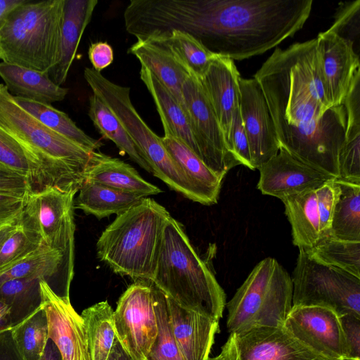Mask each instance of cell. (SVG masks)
Wrapping results in <instances>:
<instances>
[{"mask_svg":"<svg viewBox=\"0 0 360 360\" xmlns=\"http://www.w3.org/2000/svg\"><path fill=\"white\" fill-rule=\"evenodd\" d=\"M281 200L291 226L294 245L304 250L314 247L321 240L316 189L293 194Z\"/></svg>","mask_w":360,"mask_h":360,"instance_id":"cell-25","label":"cell"},{"mask_svg":"<svg viewBox=\"0 0 360 360\" xmlns=\"http://www.w3.org/2000/svg\"><path fill=\"white\" fill-rule=\"evenodd\" d=\"M336 180L340 195L333 212L330 237L360 241V184Z\"/></svg>","mask_w":360,"mask_h":360,"instance_id":"cell-31","label":"cell"},{"mask_svg":"<svg viewBox=\"0 0 360 360\" xmlns=\"http://www.w3.org/2000/svg\"><path fill=\"white\" fill-rule=\"evenodd\" d=\"M88 57L92 68L101 72L112 64L114 59L113 49L106 41L91 43L88 50Z\"/></svg>","mask_w":360,"mask_h":360,"instance_id":"cell-46","label":"cell"},{"mask_svg":"<svg viewBox=\"0 0 360 360\" xmlns=\"http://www.w3.org/2000/svg\"><path fill=\"white\" fill-rule=\"evenodd\" d=\"M221 352L227 360H330L312 351L283 327H258L231 333Z\"/></svg>","mask_w":360,"mask_h":360,"instance_id":"cell-12","label":"cell"},{"mask_svg":"<svg viewBox=\"0 0 360 360\" xmlns=\"http://www.w3.org/2000/svg\"><path fill=\"white\" fill-rule=\"evenodd\" d=\"M18 221L14 223L0 227V248L6 239L11 234L18 226Z\"/></svg>","mask_w":360,"mask_h":360,"instance_id":"cell-52","label":"cell"},{"mask_svg":"<svg viewBox=\"0 0 360 360\" xmlns=\"http://www.w3.org/2000/svg\"><path fill=\"white\" fill-rule=\"evenodd\" d=\"M161 140L173 159L204 198L206 205L217 202L223 177L210 169L183 141L169 133Z\"/></svg>","mask_w":360,"mask_h":360,"instance_id":"cell-26","label":"cell"},{"mask_svg":"<svg viewBox=\"0 0 360 360\" xmlns=\"http://www.w3.org/2000/svg\"><path fill=\"white\" fill-rule=\"evenodd\" d=\"M139 75L155 104L164 133L180 139L200 158L186 110L148 69L141 65Z\"/></svg>","mask_w":360,"mask_h":360,"instance_id":"cell-23","label":"cell"},{"mask_svg":"<svg viewBox=\"0 0 360 360\" xmlns=\"http://www.w3.org/2000/svg\"><path fill=\"white\" fill-rule=\"evenodd\" d=\"M339 195L340 188L336 179L327 181L316 189L321 240L330 237L333 212Z\"/></svg>","mask_w":360,"mask_h":360,"instance_id":"cell-41","label":"cell"},{"mask_svg":"<svg viewBox=\"0 0 360 360\" xmlns=\"http://www.w3.org/2000/svg\"><path fill=\"white\" fill-rule=\"evenodd\" d=\"M0 191L25 193L31 188L25 176L0 163Z\"/></svg>","mask_w":360,"mask_h":360,"instance_id":"cell-45","label":"cell"},{"mask_svg":"<svg viewBox=\"0 0 360 360\" xmlns=\"http://www.w3.org/2000/svg\"><path fill=\"white\" fill-rule=\"evenodd\" d=\"M41 278L8 280L0 285V300L10 309L12 328L43 306Z\"/></svg>","mask_w":360,"mask_h":360,"instance_id":"cell-32","label":"cell"},{"mask_svg":"<svg viewBox=\"0 0 360 360\" xmlns=\"http://www.w3.org/2000/svg\"><path fill=\"white\" fill-rule=\"evenodd\" d=\"M0 360H24L15 345L11 330L0 334Z\"/></svg>","mask_w":360,"mask_h":360,"instance_id":"cell-47","label":"cell"},{"mask_svg":"<svg viewBox=\"0 0 360 360\" xmlns=\"http://www.w3.org/2000/svg\"><path fill=\"white\" fill-rule=\"evenodd\" d=\"M89 101L88 116L101 135L112 141L122 155L127 154L141 168L153 173L142 153L108 105L94 94L89 96Z\"/></svg>","mask_w":360,"mask_h":360,"instance_id":"cell-28","label":"cell"},{"mask_svg":"<svg viewBox=\"0 0 360 360\" xmlns=\"http://www.w3.org/2000/svg\"><path fill=\"white\" fill-rule=\"evenodd\" d=\"M347 348V360H360V316L347 314L340 316Z\"/></svg>","mask_w":360,"mask_h":360,"instance_id":"cell-43","label":"cell"},{"mask_svg":"<svg viewBox=\"0 0 360 360\" xmlns=\"http://www.w3.org/2000/svg\"><path fill=\"white\" fill-rule=\"evenodd\" d=\"M167 300L172 332L184 360H207L219 321L184 309L167 296Z\"/></svg>","mask_w":360,"mask_h":360,"instance_id":"cell-19","label":"cell"},{"mask_svg":"<svg viewBox=\"0 0 360 360\" xmlns=\"http://www.w3.org/2000/svg\"><path fill=\"white\" fill-rule=\"evenodd\" d=\"M207 360H227L225 356L221 352L218 356L212 358H208Z\"/></svg>","mask_w":360,"mask_h":360,"instance_id":"cell-53","label":"cell"},{"mask_svg":"<svg viewBox=\"0 0 360 360\" xmlns=\"http://www.w3.org/2000/svg\"><path fill=\"white\" fill-rule=\"evenodd\" d=\"M257 188L264 195L283 198L309 190H316L335 179L302 162L281 148L278 153L259 167Z\"/></svg>","mask_w":360,"mask_h":360,"instance_id":"cell-15","label":"cell"},{"mask_svg":"<svg viewBox=\"0 0 360 360\" xmlns=\"http://www.w3.org/2000/svg\"><path fill=\"white\" fill-rule=\"evenodd\" d=\"M316 40L328 101L332 107L340 105L360 68L359 56L351 41L328 30L320 32Z\"/></svg>","mask_w":360,"mask_h":360,"instance_id":"cell-18","label":"cell"},{"mask_svg":"<svg viewBox=\"0 0 360 360\" xmlns=\"http://www.w3.org/2000/svg\"><path fill=\"white\" fill-rule=\"evenodd\" d=\"M229 333L258 327H283L292 307V283L272 257L260 261L226 304Z\"/></svg>","mask_w":360,"mask_h":360,"instance_id":"cell-7","label":"cell"},{"mask_svg":"<svg viewBox=\"0 0 360 360\" xmlns=\"http://www.w3.org/2000/svg\"><path fill=\"white\" fill-rule=\"evenodd\" d=\"M114 326L123 347L133 357L145 360L158 334L150 280H136L120 296Z\"/></svg>","mask_w":360,"mask_h":360,"instance_id":"cell-11","label":"cell"},{"mask_svg":"<svg viewBox=\"0 0 360 360\" xmlns=\"http://www.w3.org/2000/svg\"><path fill=\"white\" fill-rule=\"evenodd\" d=\"M347 119H360V118H347Z\"/></svg>","mask_w":360,"mask_h":360,"instance_id":"cell-54","label":"cell"},{"mask_svg":"<svg viewBox=\"0 0 360 360\" xmlns=\"http://www.w3.org/2000/svg\"><path fill=\"white\" fill-rule=\"evenodd\" d=\"M43 307L46 311L49 338L58 347L62 360H91L83 319L70 299L57 296L41 280Z\"/></svg>","mask_w":360,"mask_h":360,"instance_id":"cell-16","label":"cell"},{"mask_svg":"<svg viewBox=\"0 0 360 360\" xmlns=\"http://www.w3.org/2000/svg\"><path fill=\"white\" fill-rule=\"evenodd\" d=\"M77 191L46 186L30 192L18 219L19 224L41 245L60 252L74 264V197Z\"/></svg>","mask_w":360,"mask_h":360,"instance_id":"cell-9","label":"cell"},{"mask_svg":"<svg viewBox=\"0 0 360 360\" xmlns=\"http://www.w3.org/2000/svg\"><path fill=\"white\" fill-rule=\"evenodd\" d=\"M29 193L0 191V227L18 221Z\"/></svg>","mask_w":360,"mask_h":360,"instance_id":"cell-44","label":"cell"},{"mask_svg":"<svg viewBox=\"0 0 360 360\" xmlns=\"http://www.w3.org/2000/svg\"><path fill=\"white\" fill-rule=\"evenodd\" d=\"M299 250L291 277L292 306H319L333 310L339 316H360V278Z\"/></svg>","mask_w":360,"mask_h":360,"instance_id":"cell-8","label":"cell"},{"mask_svg":"<svg viewBox=\"0 0 360 360\" xmlns=\"http://www.w3.org/2000/svg\"><path fill=\"white\" fill-rule=\"evenodd\" d=\"M78 192L74 208L98 219L123 213L145 198L85 179Z\"/></svg>","mask_w":360,"mask_h":360,"instance_id":"cell-27","label":"cell"},{"mask_svg":"<svg viewBox=\"0 0 360 360\" xmlns=\"http://www.w3.org/2000/svg\"><path fill=\"white\" fill-rule=\"evenodd\" d=\"M98 3L97 0H65L60 60L48 73L58 86L66 80L83 33Z\"/></svg>","mask_w":360,"mask_h":360,"instance_id":"cell-21","label":"cell"},{"mask_svg":"<svg viewBox=\"0 0 360 360\" xmlns=\"http://www.w3.org/2000/svg\"><path fill=\"white\" fill-rule=\"evenodd\" d=\"M11 331L24 360H40L49 340L48 320L43 306Z\"/></svg>","mask_w":360,"mask_h":360,"instance_id":"cell-35","label":"cell"},{"mask_svg":"<svg viewBox=\"0 0 360 360\" xmlns=\"http://www.w3.org/2000/svg\"><path fill=\"white\" fill-rule=\"evenodd\" d=\"M150 281L181 307L218 321L222 318L225 292L171 215L163 227Z\"/></svg>","mask_w":360,"mask_h":360,"instance_id":"cell-3","label":"cell"},{"mask_svg":"<svg viewBox=\"0 0 360 360\" xmlns=\"http://www.w3.org/2000/svg\"><path fill=\"white\" fill-rule=\"evenodd\" d=\"M240 112L253 167L258 169L281 148L264 94L255 78L240 77Z\"/></svg>","mask_w":360,"mask_h":360,"instance_id":"cell-14","label":"cell"},{"mask_svg":"<svg viewBox=\"0 0 360 360\" xmlns=\"http://www.w3.org/2000/svg\"><path fill=\"white\" fill-rule=\"evenodd\" d=\"M338 157L337 179L360 184V125H348Z\"/></svg>","mask_w":360,"mask_h":360,"instance_id":"cell-38","label":"cell"},{"mask_svg":"<svg viewBox=\"0 0 360 360\" xmlns=\"http://www.w3.org/2000/svg\"><path fill=\"white\" fill-rule=\"evenodd\" d=\"M146 38L155 39L162 42L189 75L198 79L204 75L217 56L193 36L182 31L174 30L165 34Z\"/></svg>","mask_w":360,"mask_h":360,"instance_id":"cell-33","label":"cell"},{"mask_svg":"<svg viewBox=\"0 0 360 360\" xmlns=\"http://www.w3.org/2000/svg\"><path fill=\"white\" fill-rule=\"evenodd\" d=\"M15 103L48 128L82 147L96 151L103 143L86 134L64 112L48 103L13 96Z\"/></svg>","mask_w":360,"mask_h":360,"instance_id":"cell-29","label":"cell"},{"mask_svg":"<svg viewBox=\"0 0 360 360\" xmlns=\"http://www.w3.org/2000/svg\"><path fill=\"white\" fill-rule=\"evenodd\" d=\"M41 245L18 223L0 248V272L24 258Z\"/></svg>","mask_w":360,"mask_h":360,"instance_id":"cell-40","label":"cell"},{"mask_svg":"<svg viewBox=\"0 0 360 360\" xmlns=\"http://www.w3.org/2000/svg\"><path fill=\"white\" fill-rule=\"evenodd\" d=\"M108 360H139L131 355L123 347L120 340L116 337L112 349L110 352Z\"/></svg>","mask_w":360,"mask_h":360,"instance_id":"cell-48","label":"cell"},{"mask_svg":"<svg viewBox=\"0 0 360 360\" xmlns=\"http://www.w3.org/2000/svg\"><path fill=\"white\" fill-rule=\"evenodd\" d=\"M231 152L243 165L255 170L247 135L242 121L240 109L237 111L233 123L231 134Z\"/></svg>","mask_w":360,"mask_h":360,"instance_id":"cell-42","label":"cell"},{"mask_svg":"<svg viewBox=\"0 0 360 360\" xmlns=\"http://www.w3.org/2000/svg\"><path fill=\"white\" fill-rule=\"evenodd\" d=\"M240 77L233 60L217 55L204 75L198 79L212 106L231 153L233 123L240 109Z\"/></svg>","mask_w":360,"mask_h":360,"instance_id":"cell-17","label":"cell"},{"mask_svg":"<svg viewBox=\"0 0 360 360\" xmlns=\"http://www.w3.org/2000/svg\"><path fill=\"white\" fill-rule=\"evenodd\" d=\"M328 30L351 41L359 56L360 0L340 3Z\"/></svg>","mask_w":360,"mask_h":360,"instance_id":"cell-39","label":"cell"},{"mask_svg":"<svg viewBox=\"0 0 360 360\" xmlns=\"http://www.w3.org/2000/svg\"><path fill=\"white\" fill-rule=\"evenodd\" d=\"M0 77L13 96L48 103L63 101L68 89L55 84L48 73L0 62Z\"/></svg>","mask_w":360,"mask_h":360,"instance_id":"cell-24","label":"cell"},{"mask_svg":"<svg viewBox=\"0 0 360 360\" xmlns=\"http://www.w3.org/2000/svg\"><path fill=\"white\" fill-rule=\"evenodd\" d=\"M170 216L160 204L143 198L117 215L96 243L98 257L114 272L150 280L165 224Z\"/></svg>","mask_w":360,"mask_h":360,"instance_id":"cell-5","label":"cell"},{"mask_svg":"<svg viewBox=\"0 0 360 360\" xmlns=\"http://www.w3.org/2000/svg\"><path fill=\"white\" fill-rule=\"evenodd\" d=\"M83 175L85 180L145 198L162 192L143 179L130 165L99 151L92 153Z\"/></svg>","mask_w":360,"mask_h":360,"instance_id":"cell-20","label":"cell"},{"mask_svg":"<svg viewBox=\"0 0 360 360\" xmlns=\"http://www.w3.org/2000/svg\"><path fill=\"white\" fill-rule=\"evenodd\" d=\"M40 360H62V357L58 347L49 338Z\"/></svg>","mask_w":360,"mask_h":360,"instance_id":"cell-50","label":"cell"},{"mask_svg":"<svg viewBox=\"0 0 360 360\" xmlns=\"http://www.w3.org/2000/svg\"><path fill=\"white\" fill-rule=\"evenodd\" d=\"M65 0H25L0 20V59L42 73L60 60Z\"/></svg>","mask_w":360,"mask_h":360,"instance_id":"cell-6","label":"cell"},{"mask_svg":"<svg viewBox=\"0 0 360 360\" xmlns=\"http://www.w3.org/2000/svg\"><path fill=\"white\" fill-rule=\"evenodd\" d=\"M182 96L200 160L224 178L240 162L229 150L212 106L197 77L190 75L186 79L182 85Z\"/></svg>","mask_w":360,"mask_h":360,"instance_id":"cell-10","label":"cell"},{"mask_svg":"<svg viewBox=\"0 0 360 360\" xmlns=\"http://www.w3.org/2000/svg\"><path fill=\"white\" fill-rule=\"evenodd\" d=\"M11 329L10 309L5 303L0 300V334Z\"/></svg>","mask_w":360,"mask_h":360,"instance_id":"cell-49","label":"cell"},{"mask_svg":"<svg viewBox=\"0 0 360 360\" xmlns=\"http://www.w3.org/2000/svg\"><path fill=\"white\" fill-rule=\"evenodd\" d=\"M304 251L319 263L340 269L360 278V241L329 237Z\"/></svg>","mask_w":360,"mask_h":360,"instance_id":"cell-34","label":"cell"},{"mask_svg":"<svg viewBox=\"0 0 360 360\" xmlns=\"http://www.w3.org/2000/svg\"><path fill=\"white\" fill-rule=\"evenodd\" d=\"M0 128L13 137L39 167L43 188L79 191L92 153L46 127L20 108L0 84Z\"/></svg>","mask_w":360,"mask_h":360,"instance_id":"cell-4","label":"cell"},{"mask_svg":"<svg viewBox=\"0 0 360 360\" xmlns=\"http://www.w3.org/2000/svg\"><path fill=\"white\" fill-rule=\"evenodd\" d=\"M151 286L158 334L145 360H184L171 327L167 296L152 281Z\"/></svg>","mask_w":360,"mask_h":360,"instance_id":"cell-36","label":"cell"},{"mask_svg":"<svg viewBox=\"0 0 360 360\" xmlns=\"http://www.w3.org/2000/svg\"><path fill=\"white\" fill-rule=\"evenodd\" d=\"M91 360H108L116 338L114 310L107 301L98 302L81 314Z\"/></svg>","mask_w":360,"mask_h":360,"instance_id":"cell-30","label":"cell"},{"mask_svg":"<svg viewBox=\"0 0 360 360\" xmlns=\"http://www.w3.org/2000/svg\"><path fill=\"white\" fill-rule=\"evenodd\" d=\"M266 99L281 148L338 179L347 112L331 106L316 38L276 48L254 77Z\"/></svg>","mask_w":360,"mask_h":360,"instance_id":"cell-2","label":"cell"},{"mask_svg":"<svg viewBox=\"0 0 360 360\" xmlns=\"http://www.w3.org/2000/svg\"><path fill=\"white\" fill-rule=\"evenodd\" d=\"M312 0H131L126 12L136 39L186 32L215 55L242 60L301 30Z\"/></svg>","mask_w":360,"mask_h":360,"instance_id":"cell-1","label":"cell"},{"mask_svg":"<svg viewBox=\"0 0 360 360\" xmlns=\"http://www.w3.org/2000/svg\"><path fill=\"white\" fill-rule=\"evenodd\" d=\"M0 163L25 176L31 191L43 189L41 174L31 155L10 134L0 128Z\"/></svg>","mask_w":360,"mask_h":360,"instance_id":"cell-37","label":"cell"},{"mask_svg":"<svg viewBox=\"0 0 360 360\" xmlns=\"http://www.w3.org/2000/svg\"><path fill=\"white\" fill-rule=\"evenodd\" d=\"M127 53L148 69L185 109L182 85L190 75L162 42L152 38L137 39Z\"/></svg>","mask_w":360,"mask_h":360,"instance_id":"cell-22","label":"cell"},{"mask_svg":"<svg viewBox=\"0 0 360 360\" xmlns=\"http://www.w3.org/2000/svg\"><path fill=\"white\" fill-rule=\"evenodd\" d=\"M283 328L319 355L330 360H347L340 316L319 306H292Z\"/></svg>","mask_w":360,"mask_h":360,"instance_id":"cell-13","label":"cell"},{"mask_svg":"<svg viewBox=\"0 0 360 360\" xmlns=\"http://www.w3.org/2000/svg\"><path fill=\"white\" fill-rule=\"evenodd\" d=\"M25 0H0V20L12 9L22 4Z\"/></svg>","mask_w":360,"mask_h":360,"instance_id":"cell-51","label":"cell"}]
</instances>
